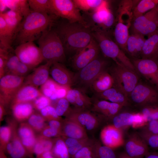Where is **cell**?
<instances>
[{
    "instance_id": "6da1fadb",
    "label": "cell",
    "mask_w": 158,
    "mask_h": 158,
    "mask_svg": "<svg viewBox=\"0 0 158 158\" xmlns=\"http://www.w3.org/2000/svg\"><path fill=\"white\" fill-rule=\"evenodd\" d=\"M56 17L54 15L31 11L23 18L18 28L13 43L18 46L38 40L44 32L51 28Z\"/></svg>"
},
{
    "instance_id": "7a4b0ae2",
    "label": "cell",
    "mask_w": 158,
    "mask_h": 158,
    "mask_svg": "<svg viewBox=\"0 0 158 158\" xmlns=\"http://www.w3.org/2000/svg\"><path fill=\"white\" fill-rule=\"evenodd\" d=\"M54 30L62 43L66 54L77 52L87 46L93 38L92 32L88 27L78 23H61Z\"/></svg>"
},
{
    "instance_id": "3957f363",
    "label": "cell",
    "mask_w": 158,
    "mask_h": 158,
    "mask_svg": "<svg viewBox=\"0 0 158 158\" xmlns=\"http://www.w3.org/2000/svg\"><path fill=\"white\" fill-rule=\"evenodd\" d=\"M39 47L44 60L54 63H63L66 60V54L58 35L51 28L44 32L38 40Z\"/></svg>"
},
{
    "instance_id": "277c9868",
    "label": "cell",
    "mask_w": 158,
    "mask_h": 158,
    "mask_svg": "<svg viewBox=\"0 0 158 158\" xmlns=\"http://www.w3.org/2000/svg\"><path fill=\"white\" fill-rule=\"evenodd\" d=\"M92 32L100 50L105 57L112 59L116 63L136 71L130 59L110 37L106 32L97 29Z\"/></svg>"
},
{
    "instance_id": "5b68a950",
    "label": "cell",
    "mask_w": 158,
    "mask_h": 158,
    "mask_svg": "<svg viewBox=\"0 0 158 158\" xmlns=\"http://www.w3.org/2000/svg\"><path fill=\"white\" fill-rule=\"evenodd\" d=\"M109 66L108 61L99 55L74 74L72 87L86 92L90 89L92 84L96 78L102 72L107 70Z\"/></svg>"
},
{
    "instance_id": "8992f818",
    "label": "cell",
    "mask_w": 158,
    "mask_h": 158,
    "mask_svg": "<svg viewBox=\"0 0 158 158\" xmlns=\"http://www.w3.org/2000/svg\"><path fill=\"white\" fill-rule=\"evenodd\" d=\"M114 81V86L128 96L139 83L137 72L120 64L115 63L107 69Z\"/></svg>"
},
{
    "instance_id": "52a82bcc",
    "label": "cell",
    "mask_w": 158,
    "mask_h": 158,
    "mask_svg": "<svg viewBox=\"0 0 158 158\" xmlns=\"http://www.w3.org/2000/svg\"><path fill=\"white\" fill-rule=\"evenodd\" d=\"M158 29V5L140 16L132 19L129 30L131 34L148 36Z\"/></svg>"
},
{
    "instance_id": "ba28073f",
    "label": "cell",
    "mask_w": 158,
    "mask_h": 158,
    "mask_svg": "<svg viewBox=\"0 0 158 158\" xmlns=\"http://www.w3.org/2000/svg\"><path fill=\"white\" fill-rule=\"evenodd\" d=\"M51 3L52 15L65 19L70 23H78L87 26L73 0H51Z\"/></svg>"
},
{
    "instance_id": "9c48e42d",
    "label": "cell",
    "mask_w": 158,
    "mask_h": 158,
    "mask_svg": "<svg viewBox=\"0 0 158 158\" xmlns=\"http://www.w3.org/2000/svg\"><path fill=\"white\" fill-rule=\"evenodd\" d=\"M66 119L75 122L86 131L93 132L99 126L102 117L91 110L71 109L67 114Z\"/></svg>"
},
{
    "instance_id": "30bf717a",
    "label": "cell",
    "mask_w": 158,
    "mask_h": 158,
    "mask_svg": "<svg viewBox=\"0 0 158 158\" xmlns=\"http://www.w3.org/2000/svg\"><path fill=\"white\" fill-rule=\"evenodd\" d=\"M131 102L142 107L147 106H156L158 103V92L152 86L140 82L130 94Z\"/></svg>"
},
{
    "instance_id": "8fae6325",
    "label": "cell",
    "mask_w": 158,
    "mask_h": 158,
    "mask_svg": "<svg viewBox=\"0 0 158 158\" xmlns=\"http://www.w3.org/2000/svg\"><path fill=\"white\" fill-rule=\"evenodd\" d=\"M14 51L21 62L33 69L44 61L40 49L33 42L18 45Z\"/></svg>"
},
{
    "instance_id": "7c38bea8",
    "label": "cell",
    "mask_w": 158,
    "mask_h": 158,
    "mask_svg": "<svg viewBox=\"0 0 158 158\" xmlns=\"http://www.w3.org/2000/svg\"><path fill=\"white\" fill-rule=\"evenodd\" d=\"M25 78L8 74L0 78V104L4 105L11 102L14 95L23 84Z\"/></svg>"
},
{
    "instance_id": "4fadbf2b",
    "label": "cell",
    "mask_w": 158,
    "mask_h": 158,
    "mask_svg": "<svg viewBox=\"0 0 158 158\" xmlns=\"http://www.w3.org/2000/svg\"><path fill=\"white\" fill-rule=\"evenodd\" d=\"M100 48L93 37L86 47L76 52L72 60V66L76 72L87 65L99 55Z\"/></svg>"
},
{
    "instance_id": "5bb4252c",
    "label": "cell",
    "mask_w": 158,
    "mask_h": 158,
    "mask_svg": "<svg viewBox=\"0 0 158 158\" xmlns=\"http://www.w3.org/2000/svg\"><path fill=\"white\" fill-rule=\"evenodd\" d=\"M124 152L132 158H143L149 151V148L139 133L130 134L123 145Z\"/></svg>"
},
{
    "instance_id": "9a60e30c",
    "label": "cell",
    "mask_w": 158,
    "mask_h": 158,
    "mask_svg": "<svg viewBox=\"0 0 158 158\" xmlns=\"http://www.w3.org/2000/svg\"><path fill=\"white\" fill-rule=\"evenodd\" d=\"M130 59L138 73L158 87V60L142 58Z\"/></svg>"
},
{
    "instance_id": "2e32d148",
    "label": "cell",
    "mask_w": 158,
    "mask_h": 158,
    "mask_svg": "<svg viewBox=\"0 0 158 158\" xmlns=\"http://www.w3.org/2000/svg\"><path fill=\"white\" fill-rule=\"evenodd\" d=\"M100 138L103 145L114 149L123 146L125 141L123 131L111 124L102 129Z\"/></svg>"
},
{
    "instance_id": "e0dca14e",
    "label": "cell",
    "mask_w": 158,
    "mask_h": 158,
    "mask_svg": "<svg viewBox=\"0 0 158 158\" xmlns=\"http://www.w3.org/2000/svg\"><path fill=\"white\" fill-rule=\"evenodd\" d=\"M52 79L59 85L68 88L73 85L74 74L62 63H53L50 69Z\"/></svg>"
},
{
    "instance_id": "ac0fdd59",
    "label": "cell",
    "mask_w": 158,
    "mask_h": 158,
    "mask_svg": "<svg viewBox=\"0 0 158 158\" xmlns=\"http://www.w3.org/2000/svg\"><path fill=\"white\" fill-rule=\"evenodd\" d=\"M123 107L118 103L93 97L90 110L103 117L110 119L119 113Z\"/></svg>"
},
{
    "instance_id": "d6986e66",
    "label": "cell",
    "mask_w": 158,
    "mask_h": 158,
    "mask_svg": "<svg viewBox=\"0 0 158 158\" xmlns=\"http://www.w3.org/2000/svg\"><path fill=\"white\" fill-rule=\"evenodd\" d=\"M85 92L78 88L71 87L68 90L65 98L75 108L90 110L92 99L88 97Z\"/></svg>"
},
{
    "instance_id": "ffe728a7",
    "label": "cell",
    "mask_w": 158,
    "mask_h": 158,
    "mask_svg": "<svg viewBox=\"0 0 158 158\" xmlns=\"http://www.w3.org/2000/svg\"><path fill=\"white\" fill-rule=\"evenodd\" d=\"M53 63L46 62L39 67L35 68L31 74L25 77L24 84L37 88L43 84L50 78V69Z\"/></svg>"
},
{
    "instance_id": "44dd1931",
    "label": "cell",
    "mask_w": 158,
    "mask_h": 158,
    "mask_svg": "<svg viewBox=\"0 0 158 158\" xmlns=\"http://www.w3.org/2000/svg\"><path fill=\"white\" fill-rule=\"evenodd\" d=\"M42 95L37 88L23 84L14 95L10 103L12 106L18 103L32 102Z\"/></svg>"
},
{
    "instance_id": "7402d4cb",
    "label": "cell",
    "mask_w": 158,
    "mask_h": 158,
    "mask_svg": "<svg viewBox=\"0 0 158 158\" xmlns=\"http://www.w3.org/2000/svg\"><path fill=\"white\" fill-rule=\"evenodd\" d=\"M94 98L128 106L130 102L128 97L117 88L113 86L100 93L94 94Z\"/></svg>"
},
{
    "instance_id": "603a6c76",
    "label": "cell",
    "mask_w": 158,
    "mask_h": 158,
    "mask_svg": "<svg viewBox=\"0 0 158 158\" xmlns=\"http://www.w3.org/2000/svg\"><path fill=\"white\" fill-rule=\"evenodd\" d=\"M108 6H105L93 11L91 14L93 22L104 31L105 29L111 27L114 21V16Z\"/></svg>"
},
{
    "instance_id": "cb8c5ba5",
    "label": "cell",
    "mask_w": 158,
    "mask_h": 158,
    "mask_svg": "<svg viewBox=\"0 0 158 158\" xmlns=\"http://www.w3.org/2000/svg\"><path fill=\"white\" fill-rule=\"evenodd\" d=\"M146 39L144 36L137 34L129 35L126 45V53L130 58H140L142 48Z\"/></svg>"
},
{
    "instance_id": "d4e9b609",
    "label": "cell",
    "mask_w": 158,
    "mask_h": 158,
    "mask_svg": "<svg viewBox=\"0 0 158 158\" xmlns=\"http://www.w3.org/2000/svg\"><path fill=\"white\" fill-rule=\"evenodd\" d=\"M158 59V29L146 39L142 51L141 58Z\"/></svg>"
},
{
    "instance_id": "484cf974",
    "label": "cell",
    "mask_w": 158,
    "mask_h": 158,
    "mask_svg": "<svg viewBox=\"0 0 158 158\" xmlns=\"http://www.w3.org/2000/svg\"><path fill=\"white\" fill-rule=\"evenodd\" d=\"M124 20L118 17V20L114 29V35L115 42L126 54V43L129 36V30L130 25L126 24L124 23Z\"/></svg>"
},
{
    "instance_id": "4316f807",
    "label": "cell",
    "mask_w": 158,
    "mask_h": 158,
    "mask_svg": "<svg viewBox=\"0 0 158 158\" xmlns=\"http://www.w3.org/2000/svg\"><path fill=\"white\" fill-rule=\"evenodd\" d=\"M63 134L65 137L78 140L88 138L86 131L81 126L76 123L66 119L62 127Z\"/></svg>"
},
{
    "instance_id": "83f0119b",
    "label": "cell",
    "mask_w": 158,
    "mask_h": 158,
    "mask_svg": "<svg viewBox=\"0 0 158 158\" xmlns=\"http://www.w3.org/2000/svg\"><path fill=\"white\" fill-rule=\"evenodd\" d=\"M113 85V79L107 69L96 78L92 84L90 89L94 94L99 93L111 88Z\"/></svg>"
},
{
    "instance_id": "f1b7e54d",
    "label": "cell",
    "mask_w": 158,
    "mask_h": 158,
    "mask_svg": "<svg viewBox=\"0 0 158 158\" xmlns=\"http://www.w3.org/2000/svg\"><path fill=\"white\" fill-rule=\"evenodd\" d=\"M13 37L3 17L0 14V48L11 50Z\"/></svg>"
},
{
    "instance_id": "f546056e",
    "label": "cell",
    "mask_w": 158,
    "mask_h": 158,
    "mask_svg": "<svg viewBox=\"0 0 158 158\" xmlns=\"http://www.w3.org/2000/svg\"><path fill=\"white\" fill-rule=\"evenodd\" d=\"M13 115L19 120H25L33 114L34 107L32 102L16 103L12 106Z\"/></svg>"
},
{
    "instance_id": "4dcf8cb0",
    "label": "cell",
    "mask_w": 158,
    "mask_h": 158,
    "mask_svg": "<svg viewBox=\"0 0 158 158\" xmlns=\"http://www.w3.org/2000/svg\"><path fill=\"white\" fill-rule=\"evenodd\" d=\"M0 14L3 17L8 29L14 36L23 17L19 13L12 10L0 13Z\"/></svg>"
},
{
    "instance_id": "1f68e13d",
    "label": "cell",
    "mask_w": 158,
    "mask_h": 158,
    "mask_svg": "<svg viewBox=\"0 0 158 158\" xmlns=\"http://www.w3.org/2000/svg\"><path fill=\"white\" fill-rule=\"evenodd\" d=\"M76 7L85 11H94L108 5L107 1L103 0H73Z\"/></svg>"
},
{
    "instance_id": "d6a6232c",
    "label": "cell",
    "mask_w": 158,
    "mask_h": 158,
    "mask_svg": "<svg viewBox=\"0 0 158 158\" xmlns=\"http://www.w3.org/2000/svg\"><path fill=\"white\" fill-rule=\"evenodd\" d=\"M2 1L6 7L19 13L23 18L28 16L31 11L28 0Z\"/></svg>"
},
{
    "instance_id": "836d02e7",
    "label": "cell",
    "mask_w": 158,
    "mask_h": 158,
    "mask_svg": "<svg viewBox=\"0 0 158 158\" xmlns=\"http://www.w3.org/2000/svg\"><path fill=\"white\" fill-rule=\"evenodd\" d=\"M7 152L11 158H23L26 153L21 141L16 138L8 143L6 147Z\"/></svg>"
},
{
    "instance_id": "e575fe53",
    "label": "cell",
    "mask_w": 158,
    "mask_h": 158,
    "mask_svg": "<svg viewBox=\"0 0 158 158\" xmlns=\"http://www.w3.org/2000/svg\"><path fill=\"white\" fill-rule=\"evenodd\" d=\"M132 113L120 111L110 119L112 121L111 124L124 131L131 127L130 118Z\"/></svg>"
},
{
    "instance_id": "d590c367",
    "label": "cell",
    "mask_w": 158,
    "mask_h": 158,
    "mask_svg": "<svg viewBox=\"0 0 158 158\" xmlns=\"http://www.w3.org/2000/svg\"><path fill=\"white\" fill-rule=\"evenodd\" d=\"M28 1L32 11L52 15L51 0H29Z\"/></svg>"
},
{
    "instance_id": "8d00e7d4",
    "label": "cell",
    "mask_w": 158,
    "mask_h": 158,
    "mask_svg": "<svg viewBox=\"0 0 158 158\" xmlns=\"http://www.w3.org/2000/svg\"><path fill=\"white\" fill-rule=\"evenodd\" d=\"M158 5L157 0H142L140 1L134 8L132 14V18L144 14Z\"/></svg>"
},
{
    "instance_id": "74e56055",
    "label": "cell",
    "mask_w": 158,
    "mask_h": 158,
    "mask_svg": "<svg viewBox=\"0 0 158 158\" xmlns=\"http://www.w3.org/2000/svg\"><path fill=\"white\" fill-rule=\"evenodd\" d=\"M94 153L95 158H118V155L114 149L100 142H95L94 145Z\"/></svg>"
},
{
    "instance_id": "f35d334b",
    "label": "cell",
    "mask_w": 158,
    "mask_h": 158,
    "mask_svg": "<svg viewBox=\"0 0 158 158\" xmlns=\"http://www.w3.org/2000/svg\"><path fill=\"white\" fill-rule=\"evenodd\" d=\"M51 152L55 158H70L68 148L63 140L61 139L56 140Z\"/></svg>"
},
{
    "instance_id": "ab89813d",
    "label": "cell",
    "mask_w": 158,
    "mask_h": 158,
    "mask_svg": "<svg viewBox=\"0 0 158 158\" xmlns=\"http://www.w3.org/2000/svg\"><path fill=\"white\" fill-rule=\"evenodd\" d=\"M60 85L49 78L40 86V90L44 95L50 98Z\"/></svg>"
},
{
    "instance_id": "60d3db41",
    "label": "cell",
    "mask_w": 158,
    "mask_h": 158,
    "mask_svg": "<svg viewBox=\"0 0 158 158\" xmlns=\"http://www.w3.org/2000/svg\"><path fill=\"white\" fill-rule=\"evenodd\" d=\"M141 135H149L158 134V120L148 121L138 132Z\"/></svg>"
},
{
    "instance_id": "b9f144b4",
    "label": "cell",
    "mask_w": 158,
    "mask_h": 158,
    "mask_svg": "<svg viewBox=\"0 0 158 158\" xmlns=\"http://www.w3.org/2000/svg\"><path fill=\"white\" fill-rule=\"evenodd\" d=\"M131 127L134 129L142 128L148 122L147 118L140 112L133 113L130 118Z\"/></svg>"
},
{
    "instance_id": "7bdbcfd3",
    "label": "cell",
    "mask_w": 158,
    "mask_h": 158,
    "mask_svg": "<svg viewBox=\"0 0 158 158\" xmlns=\"http://www.w3.org/2000/svg\"><path fill=\"white\" fill-rule=\"evenodd\" d=\"M20 61L15 52L13 53L10 51L5 64L4 68L5 75L11 74Z\"/></svg>"
},
{
    "instance_id": "ee69618b",
    "label": "cell",
    "mask_w": 158,
    "mask_h": 158,
    "mask_svg": "<svg viewBox=\"0 0 158 158\" xmlns=\"http://www.w3.org/2000/svg\"><path fill=\"white\" fill-rule=\"evenodd\" d=\"M94 142L79 150L72 158H95L94 150Z\"/></svg>"
},
{
    "instance_id": "f6af8a7d",
    "label": "cell",
    "mask_w": 158,
    "mask_h": 158,
    "mask_svg": "<svg viewBox=\"0 0 158 158\" xmlns=\"http://www.w3.org/2000/svg\"><path fill=\"white\" fill-rule=\"evenodd\" d=\"M43 117L37 114H33L29 118V124L37 130H40L44 126V121Z\"/></svg>"
},
{
    "instance_id": "bcb514c9",
    "label": "cell",
    "mask_w": 158,
    "mask_h": 158,
    "mask_svg": "<svg viewBox=\"0 0 158 158\" xmlns=\"http://www.w3.org/2000/svg\"><path fill=\"white\" fill-rule=\"evenodd\" d=\"M70 103L66 98L58 99L55 109L57 115L60 117L68 113L70 109Z\"/></svg>"
},
{
    "instance_id": "7dc6e473",
    "label": "cell",
    "mask_w": 158,
    "mask_h": 158,
    "mask_svg": "<svg viewBox=\"0 0 158 158\" xmlns=\"http://www.w3.org/2000/svg\"><path fill=\"white\" fill-rule=\"evenodd\" d=\"M51 101L49 98L42 95L37 97L32 102V103L34 108L40 111L50 105Z\"/></svg>"
},
{
    "instance_id": "c3c4849f",
    "label": "cell",
    "mask_w": 158,
    "mask_h": 158,
    "mask_svg": "<svg viewBox=\"0 0 158 158\" xmlns=\"http://www.w3.org/2000/svg\"><path fill=\"white\" fill-rule=\"evenodd\" d=\"M40 111L41 115L43 117L48 118L50 120H59L60 119V117L56 113L55 108L50 105L42 109Z\"/></svg>"
},
{
    "instance_id": "681fc988",
    "label": "cell",
    "mask_w": 158,
    "mask_h": 158,
    "mask_svg": "<svg viewBox=\"0 0 158 158\" xmlns=\"http://www.w3.org/2000/svg\"><path fill=\"white\" fill-rule=\"evenodd\" d=\"M33 69L25 63L20 61L11 74L25 77V76Z\"/></svg>"
},
{
    "instance_id": "f907efd6",
    "label": "cell",
    "mask_w": 158,
    "mask_h": 158,
    "mask_svg": "<svg viewBox=\"0 0 158 158\" xmlns=\"http://www.w3.org/2000/svg\"><path fill=\"white\" fill-rule=\"evenodd\" d=\"M18 134L21 139H27L35 137L33 131L29 126L23 125L19 128Z\"/></svg>"
},
{
    "instance_id": "816d5d0a",
    "label": "cell",
    "mask_w": 158,
    "mask_h": 158,
    "mask_svg": "<svg viewBox=\"0 0 158 158\" xmlns=\"http://www.w3.org/2000/svg\"><path fill=\"white\" fill-rule=\"evenodd\" d=\"M140 135L145 141L149 148L154 151L158 150V134L149 135Z\"/></svg>"
},
{
    "instance_id": "f5cc1de1",
    "label": "cell",
    "mask_w": 158,
    "mask_h": 158,
    "mask_svg": "<svg viewBox=\"0 0 158 158\" xmlns=\"http://www.w3.org/2000/svg\"><path fill=\"white\" fill-rule=\"evenodd\" d=\"M93 142L92 140L87 138L82 140L77 145L68 148L70 156L72 157L82 147L92 143Z\"/></svg>"
},
{
    "instance_id": "db71d44e",
    "label": "cell",
    "mask_w": 158,
    "mask_h": 158,
    "mask_svg": "<svg viewBox=\"0 0 158 158\" xmlns=\"http://www.w3.org/2000/svg\"><path fill=\"white\" fill-rule=\"evenodd\" d=\"M69 88L60 85L49 98L51 101H54L65 98L68 90Z\"/></svg>"
},
{
    "instance_id": "11a10c76",
    "label": "cell",
    "mask_w": 158,
    "mask_h": 158,
    "mask_svg": "<svg viewBox=\"0 0 158 158\" xmlns=\"http://www.w3.org/2000/svg\"><path fill=\"white\" fill-rule=\"evenodd\" d=\"M0 138L1 141L4 143L8 142L10 138L11 130L7 126H3L0 129Z\"/></svg>"
},
{
    "instance_id": "9f6ffc18",
    "label": "cell",
    "mask_w": 158,
    "mask_h": 158,
    "mask_svg": "<svg viewBox=\"0 0 158 158\" xmlns=\"http://www.w3.org/2000/svg\"><path fill=\"white\" fill-rule=\"evenodd\" d=\"M60 130L49 127L45 129L43 132V135L47 138L55 136L60 133Z\"/></svg>"
},
{
    "instance_id": "6f0895ef",
    "label": "cell",
    "mask_w": 158,
    "mask_h": 158,
    "mask_svg": "<svg viewBox=\"0 0 158 158\" xmlns=\"http://www.w3.org/2000/svg\"><path fill=\"white\" fill-rule=\"evenodd\" d=\"M157 106H147L142 107L140 112L147 118L150 115Z\"/></svg>"
},
{
    "instance_id": "680465c9",
    "label": "cell",
    "mask_w": 158,
    "mask_h": 158,
    "mask_svg": "<svg viewBox=\"0 0 158 158\" xmlns=\"http://www.w3.org/2000/svg\"><path fill=\"white\" fill-rule=\"evenodd\" d=\"M65 137V139L63 140L68 148L73 147L77 145L82 140H78L75 138L66 137Z\"/></svg>"
},
{
    "instance_id": "91938a15",
    "label": "cell",
    "mask_w": 158,
    "mask_h": 158,
    "mask_svg": "<svg viewBox=\"0 0 158 158\" xmlns=\"http://www.w3.org/2000/svg\"><path fill=\"white\" fill-rule=\"evenodd\" d=\"M49 127L60 131L61 125L59 120H51L49 122Z\"/></svg>"
},
{
    "instance_id": "94428289",
    "label": "cell",
    "mask_w": 158,
    "mask_h": 158,
    "mask_svg": "<svg viewBox=\"0 0 158 158\" xmlns=\"http://www.w3.org/2000/svg\"><path fill=\"white\" fill-rule=\"evenodd\" d=\"M158 120V107L156 106L147 118L148 122L149 121Z\"/></svg>"
},
{
    "instance_id": "6125c7cd",
    "label": "cell",
    "mask_w": 158,
    "mask_h": 158,
    "mask_svg": "<svg viewBox=\"0 0 158 158\" xmlns=\"http://www.w3.org/2000/svg\"><path fill=\"white\" fill-rule=\"evenodd\" d=\"M145 158H158V152L149 151L145 157Z\"/></svg>"
},
{
    "instance_id": "be15d7a7",
    "label": "cell",
    "mask_w": 158,
    "mask_h": 158,
    "mask_svg": "<svg viewBox=\"0 0 158 158\" xmlns=\"http://www.w3.org/2000/svg\"><path fill=\"white\" fill-rule=\"evenodd\" d=\"M118 158H132L127 155L124 152L119 155Z\"/></svg>"
},
{
    "instance_id": "e7e4bbea",
    "label": "cell",
    "mask_w": 158,
    "mask_h": 158,
    "mask_svg": "<svg viewBox=\"0 0 158 158\" xmlns=\"http://www.w3.org/2000/svg\"></svg>"
}]
</instances>
